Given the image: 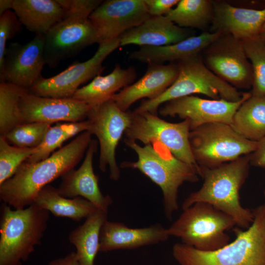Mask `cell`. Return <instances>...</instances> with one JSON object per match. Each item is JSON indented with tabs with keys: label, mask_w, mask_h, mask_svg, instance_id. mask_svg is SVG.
<instances>
[{
	"label": "cell",
	"mask_w": 265,
	"mask_h": 265,
	"mask_svg": "<svg viewBox=\"0 0 265 265\" xmlns=\"http://www.w3.org/2000/svg\"><path fill=\"white\" fill-rule=\"evenodd\" d=\"M97 147V141L92 140L80 166L77 170L74 168L63 174L57 189L59 194L64 197H82L98 209L107 212L112 200L110 196H104L102 193L98 178L93 170V159Z\"/></svg>",
	"instance_id": "18"
},
{
	"label": "cell",
	"mask_w": 265,
	"mask_h": 265,
	"mask_svg": "<svg viewBox=\"0 0 265 265\" xmlns=\"http://www.w3.org/2000/svg\"><path fill=\"white\" fill-rule=\"evenodd\" d=\"M50 212L36 204L12 210L0 206V265H22L40 244L47 228Z\"/></svg>",
	"instance_id": "6"
},
{
	"label": "cell",
	"mask_w": 265,
	"mask_h": 265,
	"mask_svg": "<svg viewBox=\"0 0 265 265\" xmlns=\"http://www.w3.org/2000/svg\"><path fill=\"white\" fill-rule=\"evenodd\" d=\"M241 41L253 70L250 93L253 96H265V43L259 35Z\"/></svg>",
	"instance_id": "32"
},
{
	"label": "cell",
	"mask_w": 265,
	"mask_h": 265,
	"mask_svg": "<svg viewBox=\"0 0 265 265\" xmlns=\"http://www.w3.org/2000/svg\"><path fill=\"white\" fill-rule=\"evenodd\" d=\"M192 32L176 25L165 16H151L140 25L120 36V46L131 44L142 46H163L180 42Z\"/></svg>",
	"instance_id": "22"
},
{
	"label": "cell",
	"mask_w": 265,
	"mask_h": 265,
	"mask_svg": "<svg viewBox=\"0 0 265 265\" xmlns=\"http://www.w3.org/2000/svg\"><path fill=\"white\" fill-rule=\"evenodd\" d=\"M254 218L246 230L235 227L232 242L212 251H203L183 243L172 247L179 265H265V213L263 205L252 210Z\"/></svg>",
	"instance_id": "3"
},
{
	"label": "cell",
	"mask_w": 265,
	"mask_h": 265,
	"mask_svg": "<svg viewBox=\"0 0 265 265\" xmlns=\"http://www.w3.org/2000/svg\"><path fill=\"white\" fill-rule=\"evenodd\" d=\"M46 265H80L76 252H72L63 257L51 261Z\"/></svg>",
	"instance_id": "38"
},
{
	"label": "cell",
	"mask_w": 265,
	"mask_h": 265,
	"mask_svg": "<svg viewBox=\"0 0 265 265\" xmlns=\"http://www.w3.org/2000/svg\"><path fill=\"white\" fill-rule=\"evenodd\" d=\"M12 10L22 25L35 34H46L64 16L56 0H13Z\"/></svg>",
	"instance_id": "24"
},
{
	"label": "cell",
	"mask_w": 265,
	"mask_h": 265,
	"mask_svg": "<svg viewBox=\"0 0 265 265\" xmlns=\"http://www.w3.org/2000/svg\"><path fill=\"white\" fill-rule=\"evenodd\" d=\"M222 34L204 31L176 44L163 46H142L131 53L129 58L150 64L177 62L201 54Z\"/></svg>",
	"instance_id": "23"
},
{
	"label": "cell",
	"mask_w": 265,
	"mask_h": 265,
	"mask_svg": "<svg viewBox=\"0 0 265 265\" xmlns=\"http://www.w3.org/2000/svg\"><path fill=\"white\" fill-rule=\"evenodd\" d=\"M264 195H265V189L264 190Z\"/></svg>",
	"instance_id": "42"
},
{
	"label": "cell",
	"mask_w": 265,
	"mask_h": 265,
	"mask_svg": "<svg viewBox=\"0 0 265 265\" xmlns=\"http://www.w3.org/2000/svg\"><path fill=\"white\" fill-rule=\"evenodd\" d=\"M56 0L63 9L64 16L44 35V58L51 68L73 57L86 47L100 43L89 16L103 0Z\"/></svg>",
	"instance_id": "4"
},
{
	"label": "cell",
	"mask_w": 265,
	"mask_h": 265,
	"mask_svg": "<svg viewBox=\"0 0 265 265\" xmlns=\"http://www.w3.org/2000/svg\"><path fill=\"white\" fill-rule=\"evenodd\" d=\"M34 203L55 216L67 217L76 221L86 219L99 209L82 197H64L59 194L57 188L50 185L40 190Z\"/></svg>",
	"instance_id": "26"
},
{
	"label": "cell",
	"mask_w": 265,
	"mask_h": 265,
	"mask_svg": "<svg viewBox=\"0 0 265 265\" xmlns=\"http://www.w3.org/2000/svg\"><path fill=\"white\" fill-rule=\"evenodd\" d=\"M151 17L144 0L103 1L90 15L100 44L120 37Z\"/></svg>",
	"instance_id": "15"
},
{
	"label": "cell",
	"mask_w": 265,
	"mask_h": 265,
	"mask_svg": "<svg viewBox=\"0 0 265 265\" xmlns=\"http://www.w3.org/2000/svg\"><path fill=\"white\" fill-rule=\"evenodd\" d=\"M231 126L248 139L258 142L265 137V96L251 95L237 110Z\"/></svg>",
	"instance_id": "28"
},
{
	"label": "cell",
	"mask_w": 265,
	"mask_h": 265,
	"mask_svg": "<svg viewBox=\"0 0 265 265\" xmlns=\"http://www.w3.org/2000/svg\"><path fill=\"white\" fill-rule=\"evenodd\" d=\"M251 95L245 92L239 101L206 99L189 95L170 100L159 109L162 116H178L189 122L190 131L209 123L221 122L231 125L235 114Z\"/></svg>",
	"instance_id": "14"
},
{
	"label": "cell",
	"mask_w": 265,
	"mask_h": 265,
	"mask_svg": "<svg viewBox=\"0 0 265 265\" xmlns=\"http://www.w3.org/2000/svg\"><path fill=\"white\" fill-rule=\"evenodd\" d=\"M44 35L37 34L25 44L16 42L6 48L0 82L29 90L42 77L45 63Z\"/></svg>",
	"instance_id": "16"
},
{
	"label": "cell",
	"mask_w": 265,
	"mask_h": 265,
	"mask_svg": "<svg viewBox=\"0 0 265 265\" xmlns=\"http://www.w3.org/2000/svg\"><path fill=\"white\" fill-rule=\"evenodd\" d=\"M165 16L181 27L204 30L210 27L212 21V1L180 0L175 7Z\"/></svg>",
	"instance_id": "29"
},
{
	"label": "cell",
	"mask_w": 265,
	"mask_h": 265,
	"mask_svg": "<svg viewBox=\"0 0 265 265\" xmlns=\"http://www.w3.org/2000/svg\"><path fill=\"white\" fill-rule=\"evenodd\" d=\"M206 67L236 88L252 87L253 70L242 41L222 34L201 53Z\"/></svg>",
	"instance_id": "13"
},
{
	"label": "cell",
	"mask_w": 265,
	"mask_h": 265,
	"mask_svg": "<svg viewBox=\"0 0 265 265\" xmlns=\"http://www.w3.org/2000/svg\"><path fill=\"white\" fill-rule=\"evenodd\" d=\"M259 35L265 43V22L264 23L261 28Z\"/></svg>",
	"instance_id": "40"
},
{
	"label": "cell",
	"mask_w": 265,
	"mask_h": 265,
	"mask_svg": "<svg viewBox=\"0 0 265 265\" xmlns=\"http://www.w3.org/2000/svg\"><path fill=\"white\" fill-rule=\"evenodd\" d=\"M250 154L214 167L199 166L203 184L185 199L183 210L196 202L207 203L232 217L237 227L248 229L254 215L252 210L242 206L239 191L249 175Z\"/></svg>",
	"instance_id": "2"
},
{
	"label": "cell",
	"mask_w": 265,
	"mask_h": 265,
	"mask_svg": "<svg viewBox=\"0 0 265 265\" xmlns=\"http://www.w3.org/2000/svg\"><path fill=\"white\" fill-rule=\"evenodd\" d=\"M120 46V37L100 44L96 53L88 60L72 64L52 77H41L29 89V93L44 97L72 98L81 84L100 75L105 69L104 60Z\"/></svg>",
	"instance_id": "12"
},
{
	"label": "cell",
	"mask_w": 265,
	"mask_h": 265,
	"mask_svg": "<svg viewBox=\"0 0 265 265\" xmlns=\"http://www.w3.org/2000/svg\"><path fill=\"white\" fill-rule=\"evenodd\" d=\"M179 66L178 76L163 93L152 100H146L134 111L149 112L157 115L159 106L170 100L200 94L211 99H223L230 102L240 101L244 93L224 81L209 70L199 54L177 62Z\"/></svg>",
	"instance_id": "7"
},
{
	"label": "cell",
	"mask_w": 265,
	"mask_h": 265,
	"mask_svg": "<svg viewBox=\"0 0 265 265\" xmlns=\"http://www.w3.org/2000/svg\"><path fill=\"white\" fill-rule=\"evenodd\" d=\"M13 0H0V16L6 11L12 9Z\"/></svg>",
	"instance_id": "39"
},
{
	"label": "cell",
	"mask_w": 265,
	"mask_h": 265,
	"mask_svg": "<svg viewBox=\"0 0 265 265\" xmlns=\"http://www.w3.org/2000/svg\"><path fill=\"white\" fill-rule=\"evenodd\" d=\"M51 127V124L45 123H25L12 129L3 137L12 145L37 147L42 143Z\"/></svg>",
	"instance_id": "34"
},
{
	"label": "cell",
	"mask_w": 265,
	"mask_h": 265,
	"mask_svg": "<svg viewBox=\"0 0 265 265\" xmlns=\"http://www.w3.org/2000/svg\"><path fill=\"white\" fill-rule=\"evenodd\" d=\"M86 131L48 158L38 162H24L14 175L0 185V199L14 209L34 203L40 190L68 171L75 168L92 140Z\"/></svg>",
	"instance_id": "1"
},
{
	"label": "cell",
	"mask_w": 265,
	"mask_h": 265,
	"mask_svg": "<svg viewBox=\"0 0 265 265\" xmlns=\"http://www.w3.org/2000/svg\"><path fill=\"white\" fill-rule=\"evenodd\" d=\"M126 144L137 155L134 162H125L122 168L139 170L161 188L166 217L172 219L179 208L178 189L185 182L199 181L196 171L178 159L162 145L154 143L141 146L134 141L126 139Z\"/></svg>",
	"instance_id": "5"
},
{
	"label": "cell",
	"mask_w": 265,
	"mask_h": 265,
	"mask_svg": "<svg viewBox=\"0 0 265 265\" xmlns=\"http://www.w3.org/2000/svg\"><path fill=\"white\" fill-rule=\"evenodd\" d=\"M88 120L77 122H59L51 127L47 131L42 143L34 154L26 161L34 163L49 157L54 151L60 147L64 142L80 133L88 130Z\"/></svg>",
	"instance_id": "31"
},
{
	"label": "cell",
	"mask_w": 265,
	"mask_h": 265,
	"mask_svg": "<svg viewBox=\"0 0 265 265\" xmlns=\"http://www.w3.org/2000/svg\"><path fill=\"white\" fill-rule=\"evenodd\" d=\"M21 25L14 11L8 10L0 16V76L3 70L6 42L14 37Z\"/></svg>",
	"instance_id": "35"
},
{
	"label": "cell",
	"mask_w": 265,
	"mask_h": 265,
	"mask_svg": "<svg viewBox=\"0 0 265 265\" xmlns=\"http://www.w3.org/2000/svg\"><path fill=\"white\" fill-rule=\"evenodd\" d=\"M37 147H20L11 145L0 136V185L12 177L20 166L36 153Z\"/></svg>",
	"instance_id": "33"
},
{
	"label": "cell",
	"mask_w": 265,
	"mask_h": 265,
	"mask_svg": "<svg viewBox=\"0 0 265 265\" xmlns=\"http://www.w3.org/2000/svg\"><path fill=\"white\" fill-rule=\"evenodd\" d=\"M29 90L7 82L0 83V136L26 123L20 107L21 98Z\"/></svg>",
	"instance_id": "30"
},
{
	"label": "cell",
	"mask_w": 265,
	"mask_h": 265,
	"mask_svg": "<svg viewBox=\"0 0 265 265\" xmlns=\"http://www.w3.org/2000/svg\"><path fill=\"white\" fill-rule=\"evenodd\" d=\"M20 107L26 123L77 122L87 118L91 106L72 98H55L29 93L21 99Z\"/></svg>",
	"instance_id": "17"
},
{
	"label": "cell",
	"mask_w": 265,
	"mask_h": 265,
	"mask_svg": "<svg viewBox=\"0 0 265 265\" xmlns=\"http://www.w3.org/2000/svg\"><path fill=\"white\" fill-rule=\"evenodd\" d=\"M212 1L213 17L210 32L230 34L241 41L259 35L265 22V7L241 8L223 1Z\"/></svg>",
	"instance_id": "19"
},
{
	"label": "cell",
	"mask_w": 265,
	"mask_h": 265,
	"mask_svg": "<svg viewBox=\"0 0 265 265\" xmlns=\"http://www.w3.org/2000/svg\"><path fill=\"white\" fill-rule=\"evenodd\" d=\"M107 213L98 209L70 233L69 240L76 249L80 265H95L94 261L99 252L100 231L107 220Z\"/></svg>",
	"instance_id": "27"
},
{
	"label": "cell",
	"mask_w": 265,
	"mask_h": 265,
	"mask_svg": "<svg viewBox=\"0 0 265 265\" xmlns=\"http://www.w3.org/2000/svg\"><path fill=\"white\" fill-rule=\"evenodd\" d=\"M263 207H264V212H265V203H264V204L263 205Z\"/></svg>",
	"instance_id": "41"
},
{
	"label": "cell",
	"mask_w": 265,
	"mask_h": 265,
	"mask_svg": "<svg viewBox=\"0 0 265 265\" xmlns=\"http://www.w3.org/2000/svg\"><path fill=\"white\" fill-rule=\"evenodd\" d=\"M189 122H167L149 112H132L131 123L125 132L127 139L139 140L145 145L158 143L174 156L194 168L199 175V166L190 148Z\"/></svg>",
	"instance_id": "10"
},
{
	"label": "cell",
	"mask_w": 265,
	"mask_h": 265,
	"mask_svg": "<svg viewBox=\"0 0 265 265\" xmlns=\"http://www.w3.org/2000/svg\"><path fill=\"white\" fill-rule=\"evenodd\" d=\"M189 140L199 166L214 167L253 153L258 142L248 139L221 122L204 124L190 131Z\"/></svg>",
	"instance_id": "9"
},
{
	"label": "cell",
	"mask_w": 265,
	"mask_h": 265,
	"mask_svg": "<svg viewBox=\"0 0 265 265\" xmlns=\"http://www.w3.org/2000/svg\"><path fill=\"white\" fill-rule=\"evenodd\" d=\"M180 0H144L151 16L166 15Z\"/></svg>",
	"instance_id": "36"
},
{
	"label": "cell",
	"mask_w": 265,
	"mask_h": 265,
	"mask_svg": "<svg viewBox=\"0 0 265 265\" xmlns=\"http://www.w3.org/2000/svg\"><path fill=\"white\" fill-rule=\"evenodd\" d=\"M167 229L169 236L180 238L182 243L203 251H212L229 243L226 231L236 225L234 219L212 205L196 202L183 210Z\"/></svg>",
	"instance_id": "8"
},
{
	"label": "cell",
	"mask_w": 265,
	"mask_h": 265,
	"mask_svg": "<svg viewBox=\"0 0 265 265\" xmlns=\"http://www.w3.org/2000/svg\"><path fill=\"white\" fill-rule=\"evenodd\" d=\"M179 71L177 63L150 64L141 79L120 90L111 99L121 110L127 111L134 102L141 99L152 100L160 95L175 81Z\"/></svg>",
	"instance_id": "21"
},
{
	"label": "cell",
	"mask_w": 265,
	"mask_h": 265,
	"mask_svg": "<svg viewBox=\"0 0 265 265\" xmlns=\"http://www.w3.org/2000/svg\"><path fill=\"white\" fill-rule=\"evenodd\" d=\"M132 112L121 110L111 99L91 106L87 116L88 131L95 135L100 145L99 168L105 172L109 168L111 180L117 181L120 171L116 149L123 134L130 124Z\"/></svg>",
	"instance_id": "11"
},
{
	"label": "cell",
	"mask_w": 265,
	"mask_h": 265,
	"mask_svg": "<svg viewBox=\"0 0 265 265\" xmlns=\"http://www.w3.org/2000/svg\"><path fill=\"white\" fill-rule=\"evenodd\" d=\"M135 69L132 66L124 69L116 64L109 74L98 75L88 84L79 88L72 98L95 106L109 100L121 88L131 85L136 78Z\"/></svg>",
	"instance_id": "25"
},
{
	"label": "cell",
	"mask_w": 265,
	"mask_h": 265,
	"mask_svg": "<svg viewBox=\"0 0 265 265\" xmlns=\"http://www.w3.org/2000/svg\"><path fill=\"white\" fill-rule=\"evenodd\" d=\"M170 236L160 223L142 228H131L120 222L106 220L100 231L99 252L132 249L163 242Z\"/></svg>",
	"instance_id": "20"
},
{
	"label": "cell",
	"mask_w": 265,
	"mask_h": 265,
	"mask_svg": "<svg viewBox=\"0 0 265 265\" xmlns=\"http://www.w3.org/2000/svg\"><path fill=\"white\" fill-rule=\"evenodd\" d=\"M250 164L265 168V137L258 142L256 150L250 154Z\"/></svg>",
	"instance_id": "37"
}]
</instances>
